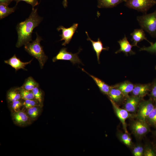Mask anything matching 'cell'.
Returning <instances> with one entry per match:
<instances>
[{
	"label": "cell",
	"instance_id": "1",
	"mask_svg": "<svg viewBox=\"0 0 156 156\" xmlns=\"http://www.w3.org/2000/svg\"><path fill=\"white\" fill-rule=\"evenodd\" d=\"M37 10V8L32 9L29 17L17 25L18 40L16 44L17 48L20 47L32 41L33 31L42 20V18L38 15Z\"/></svg>",
	"mask_w": 156,
	"mask_h": 156
},
{
	"label": "cell",
	"instance_id": "2",
	"mask_svg": "<svg viewBox=\"0 0 156 156\" xmlns=\"http://www.w3.org/2000/svg\"><path fill=\"white\" fill-rule=\"evenodd\" d=\"M36 39L31 43L28 42L25 45V50L30 55L36 58L39 62L41 69H42L48 59V57L44 52L40 42L42 39L36 33Z\"/></svg>",
	"mask_w": 156,
	"mask_h": 156
},
{
	"label": "cell",
	"instance_id": "3",
	"mask_svg": "<svg viewBox=\"0 0 156 156\" xmlns=\"http://www.w3.org/2000/svg\"><path fill=\"white\" fill-rule=\"evenodd\" d=\"M137 20L142 29L156 38V10L152 13L137 16Z\"/></svg>",
	"mask_w": 156,
	"mask_h": 156
},
{
	"label": "cell",
	"instance_id": "4",
	"mask_svg": "<svg viewBox=\"0 0 156 156\" xmlns=\"http://www.w3.org/2000/svg\"><path fill=\"white\" fill-rule=\"evenodd\" d=\"M125 5L129 8L145 14L156 4V0H125Z\"/></svg>",
	"mask_w": 156,
	"mask_h": 156
},
{
	"label": "cell",
	"instance_id": "5",
	"mask_svg": "<svg viewBox=\"0 0 156 156\" xmlns=\"http://www.w3.org/2000/svg\"><path fill=\"white\" fill-rule=\"evenodd\" d=\"M81 49L79 50L77 53L73 54L67 51V48H63L60 49L56 55L53 58L52 61L55 62L58 60H69L73 64H82L78 55Z\"/></svg>",
	"mask_w": 156,
	"mask_h": 156
},
{
	"label": "cell",
	"instance_id": "6",
	"mask_svg": "<svg viewBox=\"0 0 156 156\" xmlns=\"http://www.w3.org/2000/svg\"><path fill=\"white\" fill-rule=\"evenodd\" d=\"M154 105L151 98L140 102L138 108L137 116L138 120L146 121L148 116L154 108Z\"/></svg>",
	"mask_w": 156,
	"mask_h": 156
},
{
	"label": "cell",
	"instance_id": "7",
	"mask_svg": "<svg viewBox=\"0 0 156 156\" xmlns=\"http://www.w3.org/2000/svg\"><path fill=\"white\" fill-rule=\"evenodd\" d=\"M78 25V23H74L70 27L66 28L62 26H59L57 29L58 31L61 30L62 34L60 35L61 39L60 41L64 40L62 45L65 46L68 44L71 40L75 32L77 30Z\"/></svg>",
	"mask_w": 156,
	"mask_h": 156
},
{
	"label": "cell",
	"instance_id": "8",
	"mask_svg": "<svg viewBox=\"0 0 156 156\" xmlns=\"http://www.w3.org/2000/svg\"><path fill=\"white\" fill-rule=\"evenodd\" d=\"M132 131L138 136H141L147 133L150 128L146 121L138 120L132 123L131 125Z\"/></svg>",
	"mask_w": 156,
	"mask_h": 156
},
{
	"label": "cell",
	"instance_id": "9",
	"mask_svg": "<svg viewBox=\"0 0 156 156\" xmlns=\"http://www.w3.org/2000/svg\"><path fill=\"white\" fill-rule=\"evenodd\" d=\"M110 101L116 116L122 124L125 133H127L125 120L127 118L132 117V115L125 109L120 108L116 103L111 100L110 99Z\"/></svg>",
	"mask_w": 156,
	"mask_h": 156
},
{
	"label": "cell",
	"instance_id": "10",
	"mask_svg": "<svg viewBox=\"0 0 156 156\" xmlns=\"http://www.w3.org/2000/svg\"><path fill=\"white\" fill-rule=\"evenodd\" d=\"M12 116L14 122L20 126H23L29 124L31 119L27 114L21 110L14 112Z\"/></svg>",
	"mask_w": 156,
	"mask_h": 156
},
{
	"label": "cell",
	"instance_id": "11",
	"mask_svg": "<svg viewBox=\"0 0 156 156\" xmlns=\"http://www.w3.org/2000/svg\"><path fill=\"white\" fill-rule=\"evenodd\" d=\"M32 60L33 59H32L28 62H23L18 58L16 55L14 54L10 58L5 60L4 62L5 63L10 65L15 69L16 71L20 69L27 70L25 67L26 65L30 64Z\"/></svg>",
	"mask_w": 156,
	"mask_h": 156
},
{
	"label": "cell",
	"instance_id": "12",
	"mask_svg": "<svg viewBox=\"0 0 156 156\" xmlns=\"http://www.w3.org/2000/svg\"><path fill=\"white\" fill-rule=\"evenodd\" d=\"M118 42L120 45V49L115 52V53L122 52L127 55H128L129 53L130 55L135 53L132 49V47L134 45L130 43L125 35L122 39L120 40Z\"/></svg>",
	"mask_w": 156,
	"mask_h": 156
},
{
	"label": "cell",
	"instance_id": "13",
	"mask_svg": "<svg viewBox=\"0 0 156 156\" xmlns=\"http://www.w3.org/2000/svg\"><path fill=\"white\" fill-rule=\"evenodd\" d=\"M141 98L134 96L127 97L125 104V109L129 112H135L138 109Z\"/></svg>",
	"mask_w": 156,
	"mask_h": 156
},
{
	"label": "cell",
	"instance_id": "14",
	"mask_svg": "<svg viewBox=\"0 0 156 156\" xmlns=\"http://www.w3.org/2000/svg\"><path fill=\"white\" fill-rule=\"evenodd\" d=\"M131 36V41L133 42L134 46L139 47L137 45L138 42L145 40L148 41L150 44L153 43L150 42L146 37V35L144 30L142 29H137L134 30V31L130 34Z\"/></svg>",
	"mask_w": 156,
	"mask_h": 156
},
{
	"label": "cell",
	"instance_id": "15",
	"mask_svg": "<svg viewBox=\"0 0 156 156\" xmlns=\"http://www.w3.org/2000/svg\"><path fill=\"white\" fill-rule=\"evenodd\" d=\"M151 84H138L134 85L131 92L133 96L140 98L145 96L150 90Z\"/></svg>",
	"mask_w": 156,
	"mask_h": 156
},
{
	"label": "cell",
	"instance_id": "16",
	"mask_svg": "<svg viewBox=\"0 0 156 156\" xmlns=\"http://www.w3.org/2000/svg\"><path fill=\"white\" fill-rule=\"evenodd\" d=\"M86 33L88 37L87 40L91 42L93 49L96 53L97 60L99 64H100L99 57L101 53L103 50H108L109 47H104L103 43L99 38H98L97 41H94L90 38L87 31H86Z\"/></svg>",
	"mask_w": 156,
	"mask_h": 156
},
{
	"label": "cell",
	"instance_id": "17",
	"mask_svg": "<svg viewBox=\"0 0 156 156\" xmlns=\"http://www.w3.org/2000/svg\"><path fill=\"white\" fill-rule=\"evenodd\" d=\"M81 69L83 71L86 73L92 78L102 93L104 94L108 95L110 90L112 87V86H109L102 80L89 74L83 68Z\"/></svg>",
	"mask_w": 156,
	"mask_h": 156
},
{
	"label": "cell",
	"instance_id": "18",
	"mask_svg": "<svg viewBox=\"0 0 156 156\" xmlns=\"http://www.w3.org/2000/svg\"><path fill=\"white\" fill-rule=\"evenodd\" d=\"M108 95L110 99L116 103L122 100L125 96L122 92L114 85L112 86Z\"/></svg>",
	"mask_w": 156,
	"mask_h": 156
},
{
	"label": "cell",
	"instance_id": "19",
	"mask_svg": "<svg viewBox=\"0 0 156 156\" xmlns=\"http://www.w3.org/2000/svg\"><path fill=\"white\" fill-rule=\"evenodd\" d=\"M115 87L120 90L125 96H129L128 94L132 91L134 85L128 81H125L114 85Z\"/></svg>",
	"mask_w": 156,
	"mask_h": 156
},
{
	"label": "cell",
	"instance_id": "20",
	"mask_svg": "<svg viewBox=\"0 0 156 156\" xmlns=\"http://www.w3.org/2000/svg\"><path fill=\"white\" fill-rule=\"evenodd\" d=\"M7 99L10 103L21 99L20 87L13 88L9 90L7 94Z\"/></svg>",
	"mask_w": 156,
	"mask_h": 156
},
{
	"label": "cell",
	"instance_id": "21",
	"mask_svg": "<svg viewBox=\"0 0 156 156\" xmlns=\"http://www.w3.org/2000/svg\"><path fill=\"white\" fill-rule=\"evenodd\" d=\"M125 0H98L97 7L99 8H111L116 6L125 2Z\"/></svg>",
	"mask_w": 156,
	"mask_h": 156
},
{
	"label": "cell",
	"instance_id": "22",
	"mask_svg": "<svg viewBox=\"0 0 156 156\" xmlns=\"http://www.w3.org/2000/svg\"><path fill=\"white\" fill-rule=\"evenodd\" d=\"M16 5L13 8H9L5 4L0 3V18L2 19L13 12L15 11Z\"/></svg>",
	"mask_w": 156,
	"mask_h": 156
},
{
	"label": "cell",
	"instance_id": "23",
	"mask_svg": "<svg viewBox=\"0 0 156 156\" xmlns=\"http://www.w3.org/2000/svg\"><path fill=\"white\" fill-rule=\"evenodd\" d=\"M38 86L39 83L32 77L30 76L25 79L24 83L21 87L24 89L32 91L35 87Z\"/></svg>",
	"mask_w": 156,
	"mask_h": 156
},
{
	"label": "cell",
	"instance_id": "24",
	"mask_svg": "<svg viewBox=\"0 0 156 156\" xmlns=\"http://www.w3.org/2000/svg\"><path fill=\"white\" fill-rule=\"evenodd\" d=\"M41 105L36 106L27 109V114L30 119L35 120L40 113Z\"/></svg>",
	"mask_w": 156,
	"mask_h": 156
},
{
	"label": "cell",
	"instance_id": "25",
	"mask_svg": "<svg viewBox=\"0 0 156 156\" xmlns=\"http://www.w3.org/2000/svg\"><path fill=\"white\" fill-rule=\"evenodd\" d=\"M20 88L21 99H36L32 91L24 89L21 87Z\"/></svg>",
	"mask_w": 156,
	"mask_h": 156
},
{
	"label": "cell",
	"instance_id": "26",
	"mask_svg": "<svg viewBox=\"0 0 156 156\" xmlns=\"http://www.w3.org/2000/svg\"><path fill=\"white\" fill-rule=\"evenodd\" d=\"M146 121L150 125L156 126V103L154 108L148 116Z\"/></svg>",
	"mask_w": 156,
	"mask_h": 156
},
{
	"label": "cell",
	"instance_id": "27",
	"mask_svg": "<svg viewBox=\"0 0 156 156\" xmlns=\"http://www.w3.org/2000/svg\"><path fill=\"white\" fill-rule=\"evenodd\" d=\"M32 91L35 96V99L37 100L41 105L43 101V93L39 86L35 87Z\"/></svg>",
	"mask_w": 156,
	"mask_h": 156
},
{
	"label": "cell",
	"instance_id": "28",
	"mask_svg": "<svg viewBox=\"0 0 156 156\" xmlns=\"http://www.w3.org/2000/svg\"><path fill=\"white\" fill-rule=\"evenodd\" d=\"M38 105H41V104L36 99L25 100L23 101V106L27 109Z\"/></svg>",
	"mask_w": 156,
	"mask_h": 156
},
{
	"label": "cell",
	"instance_id": "29",
	"mask_svg": "<svg viewBox=\"0 0 156 156\" xmlns=\"http://www.w3.org/2000/svg\"><path fill=\"white\" fill-rule=\"evenodd\" d=\"M140 51H146L148 52L156 54V41L154 43L151 44L148 47H144L140 48Z\"/></svg>",
	"mask_w": 156,
	"mask_h": 156
},
{
	"label": "cell",
	"instance_id": "30",
	"mask_svg": "<svg viewBox=\"0 0 156 156\" xmlns=\"http://www.w3.org/2000/svg\"><path fill=\"white\" fill-rule=\"evenodd\" d=\"M21 99L11 103L12 108L14 112L20 110V109L23 106V101H22Z\"/></svg>",
	"mask_w": 156,
	"mask_h": 156
},
{
	"label": "cell",
	"instance_id": "31",
	"mask_svg": "<svg viewBox=\"0 0 156 156\" xmlns=\"http://www.w3.org/2000/svg\"><path fill=\"white\" fill-rule=\"evenodd\" d=\"M150 90L151 98L156 102V80L151 84Z\"/></svg>",
	"mask_w": 156,
	"mask_h": 156
},
{
	"label": "cell",
	"instance_id": "32",
	"mask_svg": "<svg viewBox=\"0 0 156 156\" xmlns=\"http://www.w3.org/2000/svg\"><path fill=\"white\" fill-rule=\"evenodd\" d=\"M16 2V5L20 1H25L27 3L30 4L32 6V9L34 8L38 4V2L37 0H13Z\"/></svg>",
	"mask_w": 156,
	"mask_h": 156
},
{
	"label": "cell",
	"instance_id": "33",
	"mask_svg": "<svg viewBox=\"0 0 156 156\" xmlns=\"http://www.w3.org/2000/svg\"><path fill=\"white\" fill-rule=\"evenodd\" d=\"M143 155L145 156H155L156 154L151 148L147 147L144 150Z\"/></svg>",
	"mask_w": 156,
	"mask_h": 156
},
{
	"label": "cell",
	"instance_id": "34",
	"mask_svg": "<svg viewBox=\"0 0 156 156\" xmlns=\"http://www.w3.org/2000/svg\"><path fill=\"white\" fill-rule=\"evenodd\" d=\"M120 140L125 144L127 146L128 140L129 137L127 133H122L119 136Z\"/></svg>",
	"mask_w": 156,
	"mask_h": 156
},
{
	"label": "cell",
	"instance_id": "35",
	"mask_svg": "<svg viewBox=\"0 0 156 156\" xmlns=\"http://www.w3.org/2000/svg\"><path fill=\"white\" fill-rule=\"evenodd\" d=\"M138 156H142L143 155L144 149L141 146L138 145Z\"/></svg>",
	"mask_w": 156,
	"mask_h": 156
},
{
	"label": "cell",
	"instance_id": "36",
	"mask_svg": "<svg viewBox=\"0 0 156 156\" xmlns=\"http://www.w3.org/2000/svg\"><path fill=\"white\" fill-rule=\"evenodd\" d=\"M138 146H135L133 150V155L134 156H138Z\"/></svg>",
	"mask_w": 156,
	"mask_h": 156
},
{
	"label": "cell",
	"instance_id": "37",
	"mask_svg": "<svg viewBox=\"0 0 156 156\" xmlns=\"http://www.w3.org/2000/svg\"><path fill=\"white\" fill-rule=\"evenodd\" d=\"M13 0H0V3L5 4L8 5Z\"/></svg>",
	"mask_w": 156,
	"mask_h": 156
},
{
	"label": "cell",
	"instance_id": "38",
	"mask_svg": "<svg viewBox=\"0 0 156 156\" xmlns=\"http://www.w3.org/2000/svg\"><path fill=\"white\" fill-rule=\"evenodd\" d=\"M67 0H64L62 2V4L64 7L65 8L67 7Z\"/></svg>",
	"mask_w": 156,
	"mask_h": 156
},
{
	"label": "cell",
	"instance_id": "39",
	"mask_svg": "<svg viewBox=\"0 0 156 156\" xmlns=\"http://www.w3.org/2000/svg\"><path fill=\"white\" fill-rule=\"evenodd\" d=\"M155 70H156V66H155Z\"/></svg>",
	"mask_w": 156,
	"mask_h": 156
},
{
	"label": "cell",
	"instance_id": "40",
	"mask_svg": "<svg viewBox=\"0 0 156 156\" xmlns=\"http://www.w3.org/2000/svg\"></svg>",
	"mask_w": 156,
	"mask_h": 156
}]
</instances>
